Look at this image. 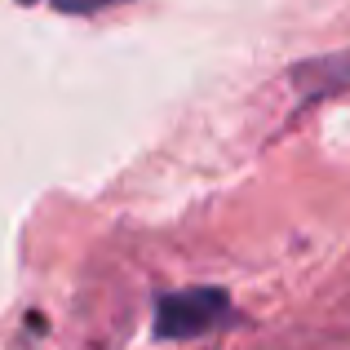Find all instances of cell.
I'll return each mask as SVG.
<instances>
[{
  "label": "cell",
  "instance_id": "3",
  "mask_svg": "<svg viewBox=\"0 0 350 350\" xmlns=\"http://www.w3.org/2000/svg\"><path fill=\"white\" fill-rule=\"evenodd\" d=\"M44 5H53L58 14H98V9L120 5V0H44Z\"/></svg>",
  "mask_w": 350,
  "mask_h": 350
},
{
  "label": "cell",
  "instance_id": "2",
  "mask_svg": "<svg viewBox=\"0 0 350 350\" xmlns=\"http://www.w3.org/2000/svg\"><path fill=\"white\" fill-rule=\"evenodd\" d=\"M297 89L306 98H324V94H337V89L350 85V53H333V58H315L306 67L293 71Z\"/></svg>",
  "mask_w": 350,
  "mask_h": 350
},
{
  "label": "cell",
  "instance_id": "1",
  "mask_svg": "<svg viewBox=\"0 0 350 350\" xmlns=\"http://www.w3.org/2000/svg\"><path fill=\"white\" fill-rule=\"evenodd\" d=\"M226 319H231V297L208 284L164 293L155 301V337H164V342H196V337L222 328Z\"/></svg>",
  "mask_w": 350,
  "mask_h": 350
}]
</instances>
